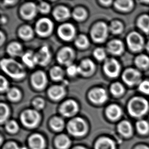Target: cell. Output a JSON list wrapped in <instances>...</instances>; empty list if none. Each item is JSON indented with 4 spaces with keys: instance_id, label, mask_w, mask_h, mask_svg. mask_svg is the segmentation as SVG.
I'll return each instance as SVG.
<instances>
[{
    "instance_id": "cell-15",
    "label": "cell",
    "mask_w": 149,
    "mask_h": 149,
    "mask_svg": "<svg viewBox=\"0 0 149 149\" xmlns=\"http://www.w3.org/2000/svg\"><path fill=\"white\" fill-rule=\"evenodd\" d=\"M35 56L37 64L41 66L47 65L51 59V54L49 49L47 45L42 47L37 53L35 54Z\"/></svg>"
},
{
    "instance_id": "cell-43",
    "label": "cell",
    "mask_w": 149,
    "mask_h": 149,
    "mask_svg": "<svg viewBox=\"0 0 149 149\" xmlns=\"http://www.w3.org/2000/svg\"><path fill=\"white\" fill-rule=\"evenodd\" d=\"M38 10L43 14L48 13L50 11V5L46 2H41L38 6Z\"/></svg>"
},
{
    "instance_id": "cell-51",
    "label": "cell",
    "mask_w": 149,
    "mask_h": 149,
    "mask_svg": "<svg viewBox=\"0 0 149 149\" xmlns=\"http://www.w3.org/2000/svg\"><path fill=\"white\" fill-rule=\"evenodd\" d=\"M135 149H149V148L145 146H141L138 147Z\"/></svg>"
},
{
    "instance_id": "cell-24",
    "label": "cell",
    "mask_w": 149,
    "mask_h": 149,
    "mask_svg": "<svg viewBox=\"0 0 149 149\" xmlns=\"http://www.w3.org/2000/svg\"><path fill=\"white\" fill-rule=\"evenodd\" d=\"M22 58L24 64L30 68H33L37 64L35 54L30 51L24 54L22 56Z\"/></svg>"
},
{
    "instance_id": "cell-50",
    "label": "cell",
    "mask_w": 149,
    "mask_h": 149,
    "mask_svg": "<svg viewBox=\"0 0 149 149\" xmlns=\"http://www.w3.org/2000/svg\"><path fill=\"white\" fill-rule=\"evenodd\" d=\"M4 40H5V36L3 34V33L1 32V45L3 44V42H4Z\"/></svg>"
},
{
    "instance_id": "cell-12",
    "label": "cell",
    "mask_w": 149,
    "mask_h": 149,
    "mask_svg": "<svg viewBox=\"0 0 149 149\" xmlns=\"http://www.w3.org/2000/svg\"><path fill=\"white\" fill-rule=\"evenodd\" d=\"M31 81L35 89L42 90L46 87L47 83V75L42 71H38L32 75Z\"/></svg>"
},
{
    "instance_id": "cell-22",
    "label": "cell",
    "mask_w": 149,
    "mask_h": 149,
    "mask_svg": "<svg viewBox=\"0 0 149 149\" xmlns=\"http://www.w3.org/2000/svg\"><path fill=\"white\" fill-rule=\"evenodd\" d=\"M7 52L8 54L12 57L22 56L23 55L22 46L19 43L17 42L10 43L7 48Z\"/></svg>"
},
{
    "instance_id": "cell-45",
    "label": "cell",
    "mask_w": 149,
    "mask_h": 149,
    "mask_svg": "<svg viewBox=\"0 0 149 149\" xmlns=\"http://www.w3.org/2000/svg\"><path fill=\"white\" fill-rule=\"evenodd\" d=\"M9 84L8 81L2 75L0 77V90L3 93L6 91H8L9 90Z\"/></svg>"
},
{
    "instance_id": "cell-19",
    "label": "cell",
    "mask_w": 149,
    "mask_h": 149,
    "mask_svg": "<svg viewBox=\"0 0 149 149\" xmlns=\"http://www.w3.org/2000/svg\"><path fill=\"white\" fill-rule=\"evenodd\" d=\"M54 18L58 21L66 20L70 16V12L68 9L64 6H58L53 12Z\"/></svg>"
},
{
    "instance_id": "cell-4",
    "label": "cell",
    "mask_w": 149,
    "mask_h": 149,
    "mask_svg": "<svg viewBox=\"0 0 149 149\" xmlns=\"http://www.w3.org/2000/svg\"><path fill=\"white\" fill-rule=\"evenodd\" d=\"M20 119L24 125L33 128L38 124L40 121V116L35 110L28 109L22 113Z\"/></svg>"
},
{
    "instance_id": "cell-28",
    "label": "cell",
    "mask_w": 149,
    "mask_h": 149,
    "mask_svg": "<svg viewBox=\"0 0 149 149\" xmlns=\"http://www.w3.org/2000/svg\"><path fill=\"white\" fill-rule=\"evenodd\" d=\"M70 143V140L65 135H59L56 140V146L60 149H68Z\"/></svg>"
},
{
    "instance_id": "cell-17",
    "label": "cell",
    "mask_w": 149,
    "mask_h": 149,
    "mask_svg": "<svg viewBox=\"0 0 149 149\" xmlns=\"http://www.w3.org/2000/svg\"><path fill=\"white\" fill-rule=\"evenodd\" d=\"M95 66L92 61L85 59L81 62L78 66L79 73L85 77H88L92 74L95 70Z\"/></svg>"
},
{
    "instance_id": "cell-9",
    "label": "cell",
    "mask_w": 149,
    "mask_h": 149,
    "mask_svg": "<svg viewBox=\"0 0 149 149\" xmlns=\"http://www.w3.org/2000/svg\"><path fill=\"white\" fill-rule=\"evenodd\" d=\"M103 68L106 74L111 77H117L120 70L119 63L114 58L107 59L105 61Z\"/></svg>"
},
{
    "instance_id": "cell-20",
    "label": "cell",
    "mask_w": 149,
    "mask_h": 149,
    "mask_svg": "<svg viewBox=\"0 0 149 149\" xmlns=\"http://www.w3.org/2000/svg\"><path fill=\"white\" fill-rule=\"evenodd\" d=\"M49 96L52 99L57 100L61 99L65 94L64 87L62 86L56 85L50 87L48 92Z\"/></svg>"
},
{
    "instance_id": "cell-48",
    "label": "cell",
    "mask_w": 149,
    "mask_h": 149,
    "mask_svg": "<svg viewBox=\"0 0 149 149\" xmlns=\"http://www.w3.org/2000/svg\"><path fill=\"white\" fill-rule=\"evenodd\" d=\"M4 149H20L18 147V146L16 143H7L4 147Z\"/></svg>"
},
{
    "instance_id": "cell-37",
    "label": "cell",
    "mask_w": 149,
    "mask_h": 149,
    "mask_svg": "<svg viewBox=\"0 0 149 149\" xmlns=\"http://www.w3.org/2000/svg\"><path fill=\"white\" fill-rule=\"evenodd\" d=\"M137 131L141 134H145L149 131V124L147 121L141 120L136 123Z\"/></svg>"
},
{
    "instance_id": "cell-21",
    "label": "cell",
    "mask_w": 149,
    "mask_h": 149,
    "mask_svg": "<svg viewBox=\"0 0 149 149\" xmlns=\"http://www.w3.org/2000/svg\"><path fill=\"white\" fill-rule=\"evenodd\" d=\"M107 50L112 54H120L124 50L123 43L118 40H112L107 45Z\"/></svg>"
},
{
    "instance_id": "cell-35",
    "label": "cell",
    "mask_w": 149,
    "mask_h": 149,
    "mask_svg": "<svg viewBox=\"0 0 149 149\" xmlns=\"http://www.w3.org/2000/svg\"><path fill=\"white\" fill-rule=\"evenodd\" d=\"M135 63L139 68H146L149 65V58L144 54L140 55L136 58Z\"/></svg>"
},
{
    "instance_id": "cell-29",
    "label": "cell",
    "mask_w": 149,
    "mask_h": 149,
    "mask_svg": "<svg viewBox=\"0 0 149 149\" xmlns=\"http://www.w3.org/2000/svg\"><path fill=\"white\" fill-rule=\"evenodd\" d=\"M64 71L60 67H54L50 70V76L54 81H62L64 77Z\"/></svg>"
},
{
    "instance_id": "cell-26",
    "label": "cell",
    "mask_w": 149,
    "mask_h": 149,
    "mask_svg": "<svg viewBox=\"0 0 149 149\" xmlns=\"http://www.w3.org/2000/svg\"><path fill=\"white\" fill-rule=\"evenodd\" d=\"M18 34L21 38L24 40H29L32 38L34 32L32 28L29 26H22L18 31Z\"/></svg>"
},
{
    "instance_id": "cell-34",
    "label": "cell",
    "mask_w": 149,
    "mask_h": 149,
    "mask_svg": "<svg viewBox=\"0 0 149 149\" xmlns=\"http://www.w3.org/2000/svg\"><path fill=\"white\" fill-rule=\"evenodd\" d=\"M50 125L56 131H60L64 127V122L62 118L55 117L50 122Z\"/></svg>"
},
{
    "instance_id": "cell-16",
    "label": "cell",
    "mask_w": 149,
    "mask_h": 149,
    "mask_svg": "<svg viewBox=\"0 0 149 149\" xmlns=\"http://www.w3.org/2000/svg\"><path fill=\"white\" fill-rule=\"evenodd\" d=\"M89 98L93 102L100 104L107 100V95L104 89L98 88L90 91L89 93Z\"/></svg>"
},
{
    "instance_id": "cell-38",
    "label": "cell",
    "mask_w": 149,
    "mask_h": 149,
    "mask_svg": "<svg viewBox=\"0 0 149 149\" xmlns=\"http://www.w3.org/2000/svg\"><path fill=\"white\" fill-rule=\"evenodd\" d=\"M0 109H1V123H3L7 120L9 114V110L8 106L3 103H1L0 104Z\"/></svg>"
},
{
    "instance_id": "cell-53",
    "label": "cell",
    "mask_w": 149,
    "mask_h": 149,
    "mask_svg": "<svg viewBox=\"0 0 149 149\" xmlns=\"http://www.w3.org/2000/svg\"><path fill=\"white\" fill-rule=\"evenodd\" d=\"M74 149H87L83 147H77L75 148Z\"/></svg>"
},
{
    "instance_id": "cell-49",
    "label": "cell",
    "mask_w": 149,
    "mask_h": 149,
    "mask_svg": "<svg viewBox=\"0 0 149 149\" xmlns=\"http://www.w3.org/2000/svg\"><path fill=\"white\" fill-rule=\"evenodd\" d=\"M112 2L111 1H101V3L105 5H109Z\"/></svg>"
},
{
    "instance_id": "cell-1",
    "label": "cell",
    "mask_w": 149,
    "mask_h": 149,
    "mask_svg": "<svg viewBox=\"0 0 149 149\" xmlns=\"http://www.w3.org/2000/svg\"><path fill=\"white\" fill-rule=\"evenodd\" d=\"M2 70L15 79H22L26 76V71L20 63L12 58H3L1 61Z\"/></svg>"
},
{
    "instance_id": "cell-11",
    "label": "cell",
    "mask_w": 149,
    "mask_h": 149,
    "mask_svg": "<svg viewBox=\"0 0 149 149\" xmlns=\"http://www.w3.org/2000/svg\"><path fill=\"white\" fill-rule=\"evenodd\" d=\"M79 106L76 101L73 100H67L61 107L60 112L64 117H72L77 112Z\"/></svg>"
},
{
    "instance_id": "cell-42",
    "label": "cell",
    "mask_w": 149,
    "mask_h": 149,
    "mask_svg": "<svg viewBox=\"0 0 149 149\" xmlns=\"http://www.w3.org/2000/svg\"><path fill=\"white\" fill-rule=\"evenodd\" d=\"M94 56L97 60L102 61L106 58V53L104 50L101 48H97L93 52Z\"/></svg>"
},
{
    "instance_id": "cell-40",
    "label": "cell",
    "mask_w": 149,
    "mask_h": 149,
    "mask_svg": "<svg viewBox=\"0 0 149 149\" xmlns=\"http://www.w3.org/2000/svg\"><path fill=\"white\" fill-rule=\"evenodd\" d=\"M110 30L114 34H119L123 30V24L119 21H113L111 24Z\"/></svg>"
},
{
    "instance_id": "cell-6",
    "label": "cell",
    "mask_w": 149,
    "mask_h": 149,
    "mask_svg": "<svg viewBox=\"0 0 149 149\" xmlns=\"http://www.w3.org/2000/svg\"><path fill=\"white\" fill-rule=\"evenodd\" d=\"M54 24L48 18H41L37 22L35 26L37 33L41 37H47L52 32Z\"/></svg>"
},
{
    "instance_id": "cell-2",
    "label": "cell",
    "mask_w": 149,
    "mask_h": 149,
    "mask_svg": "<svg viewBox=\"0 0 149 149\" xmlns=\"http://www.w3.org/2000/svg\"><path fill=\"white\" fill-rule=\"evenodd\" d=\"M149 104L147 101L141 97L131 99L128 104V111L133 117H140L147 112Z\"/></svg>"
},
{
    "instance_id": "cell-33",
    "label": "cell",
    "mask_w": 149,
    "mask_h": 149,
    "mask_svg": "<svg viewBox=\"0 0 149 149\" xmlns=\"http://www.w3.org/2000/svg\"><path fill=\"white\" fill-rule=\"evenodd\" d=\"M7 96L10 100L17 101L21 98L22 94L18 89L13 88L8 90L7 91Z\"/></svg>"
},
{
    "instance_id": "cell-41",
    "label": "cell",
    "mask_w": 149,
    "mask_h": 149,
    "mask_svg": "<svg viewBox=\"0 0 149 149\" xmlns=\"http://www.w3.org/2000/svg\"><path fill=\"white\" fill-rule=\"evenodd\" d=\"M6 128L10 133H16L18 131L19 126L15 121L11 120L6 123Z\"/></svg>"
},
{
    "instance_id": "cell-27",
    "label": "cell",
    "mask_w": 149,
    "mask_h": 149,
    "mask_svg": "<svg viewBox=\"0 0 149 149\" xmlns=\"http://www.w3.org/2000/svg\"><path fill=\"white\" fill-rule=\"evenodd\" d=\"M118 130L121 134L125 136H130L132 133L131 124L127 121H123L119 124Z\"/></svg>"
},
{
    "instance_id": "cell-47",
    "label": "cell",
    "mask_w": 149,
    "mask_h": 149,
    "mask_svg": "<svg viewBox=\"0 0 149 149\" xmlns=\"http://www.w3.org/2000/svg\"><path fill=\"white\" fill-rule=\"evenodd\" d=\"M139 89L140 91L149 94V81H143L139 85Z\"/></svg>"
},
{
    "instance_id": "cell-14",
    "label": "cell",
    "mask_w": 149,
    "mask_h": 149,
    "mask_svg": "<svg viewBox=\"0 0 149 149\" xmlns=\"http://www.w3.org/2000/svg\"><path fill=\"white\" fill-rule=\"evenodd\" d=\"M123 81L129 86L136 84L141 79V74L134 69H128L125 71L123 75Z\"/></svg>"
},
{
    "instance_id": "cell-23",
    "label": "cell",
    "mask_w": 149,
    "mask_h": 149,
    "mask_svg": "<svg viewBox=\"0 0 149 149\" xmlns=\"http://www.w3.org/2000/svg\"><path fill=\"white\" fill-rule=\"evenodd\" d=\"M106 113L109 119L115 120L119 119L122 115L121 108L117 105H109L107 109Z\"/></svg>"
},
{
    "instance_id": "cell-52",
    "label": "cell",
    "mask_w": 149,
    "mask_h": 149,
    "mask_svg": "<svg viewBox=\"0 0 149 149\" xmlns=\"http://www.w3.org/2000/svg\"><path fill=\"white\" fill-rule=\"evenodd\" d=\"M6 18H5L4 17L2 16V18H1V22L2 23H5V22H6Z\"/></svg>"
},
{
    "instance_id": "cell-36",
    "label": "cell",
    "mask_w": 149,
    "mask_h": 149,
    "mask_svg": "<svg viewBox=\"0 0 149 149\" xmlns=\"http://www.w3.org/2000/svg\"><path fill=\"white\" fill-rule=\"evenodd\" d=\"M87 12L83 8H77L73 12V17L75 20L82 21L87 17Z\"/></svg>"
},
{
    "instance_id": "cell-44",
    "label": "cell",
    "mask_w": 149,
    "mask_h": 149,
    "mask_svg": "<svg viewBox=\"0 0 149 149\" xmlns=\"http://www.w3.org/2000/svg\"><path fill=\"white\" fill-rule=\"evenodd\" d=\"M33 104L36 109L40 110L44 108L45 106V101L41 98H37L33 101Z\"/></svg>"
},
{
    "instance_id": "cell-5",
    "label": "cell",
    "mask_w": 149,
    "mask_h": 149,
    "mask_svg": "<svg viewBox=\"0 0 149 149\" xmlns=\"http://www.w3.org/2000/svg\"><path fill=\"white\" fill-rule=\"evenodd\" d=\"M109 28L104 22H100L95 24L91 30V36L97 42H102L107 39Z\"/></svg>"
},
{
    "instance_id": "cell-7",
    "label": "cell",
    "mask_w": 149,
    "mask_h": 149,
    "mask_svg": "<svg viewBox=\"0 0 149 149\" xmlns=\"http://www.w3.org/2000/svg\"><path fill=\"white\" fill-rule=\"evenodd\" d=\"M74 58V52L72 49L69 47H65L61 49L57 55V60L61 64L68 67L72 64Z\"/></svg>"
},
{
    "instance_id": "cell-31",
    "label": "cell",
    "mask_w": 149,
    "mask_h": 149,
    "mask_svg": "<svg viewBox=\"0 0 149 149\" xmlns=\"http://www.w3.org/2000/svg\"><path fill=\"white\" fill-rule=\"evenodd\" d=\"M75 45L80 49H86L89 46V39L84 35H80L75 40Z\"/></svg>"
},
{
    "instance_id": "cell-18",
    "label": "cell",
    "mask_w": 149,
    "mask_h": 149,
    "mask_svg": "<svg viewBox=\"0 0 149 149\" xmlns=\"http://www.w3.org/2000/svg\"><path fill=\"white\" fill-rule=\"evenodd\" d=\"M29 145L32 149H44L45 145V139L40 134H35L29 139Z\"/></svg>"
},
{
    "instance_id": "cell-46",
    "label": "cell",
    "mask_w": 149,
    "mask_h": 149,
    "mask_svg": "<svg viewBox=\"0 0 149 149\" xmlns=\"http://www.w3.org/2000/svg\"><path fill=\"white\" fill-rule=\"evenodd\" d=\"M67 72L69 75L71 77H74L77 73H79V69L78 66H77L75 65L72 64L67 67Z\"/></svg>"
},
{
    "instance_id": "cell-8",
    "label": "cell",
    "mask_w": 149,
    "mask_h": 149,
    "mask_svg": "<svg viewBox=\"0 0 149 149\" xmlns=\"http://www.w3.org/2000/svg\"><path fill=\"white\" fill-rule=\"evenodd\" d=\"M76 31L74 26L69 23L64 24L58 27V34L59 37L64 41H70L74 37Z\"/></svg>"
},
{
    "instance_id": "cell-32",
    "label": "cell",
    "mask_w": 149,
    "mask_h": 149,
    "mask_svg": "<svg viewBox=\"0 0 149 149\" xmlns=\"http://www.w3.org/2000/svg\"><path fill=\"white\" fill-rule=\"evenodd\" d=\"M138 26L141 30L146 33H149V17L147 15H143L138 20Z\"/></svg>"
},
{
    "instance_id": "cell-10",
    "label": "cell",
    "mask_w": 149,
    "mask_h": 149,
    "mask_svg": "<svg viewBox=\"0 0 149 149\" xmlns=\"http://www.w3.org/2000/svg\"><path fill=\"white\" fill-rule=\"evenodd\" d=\"M127 43L130 49L133 51H139L143 47V38L137 33H131L128 35Z\"/></svg>"
},
{
    "instance_id": "cell-25",
    "label": "cell",
    "mask_w": 149,
    "mask_h": 149,
    "mask_svg": "<svg viewBox=\"0 0 149 149\" xmlns=\"http://www.w3.org/2000/svg\"><path fill=\"white\" fill-rule=\"evenodd\" d=\"M95 149H115V143L109 138H101L96 143Z\"/></svg>"
},
{
    "instance_id": "cell-13",
    "label": "cell",
    "mask_w": 149,
    "mask_h": 149,
    "mask_svg": "<svg viewBox=\"0 0 149 149\" xmlns=\"http://www.w3.org/2000/svg\"><path fill=\"white\" fill-rule=\"evenodd\" d=\"M38 7L32 2H28L22 5L20 8V14L26 19L30 20L36 16Z\"/></svg>"
},
{
    "instance_id": "cell-54",
    "label": "cell",
    "mask_w": 149,
    "mask_h": 149,
    "mask_svg": "<svg viewBox=\"0 0 149 149\" xmlns=\"http://www.w3.org/2000/svg\"><path fill=\"white\" fill-rule=\"evenodd\" d=\"M147 50L149 52V42L148 43L147 45Z\"/></svg>"
},
{
    "instance_id": "cell-39",
    "label": "cell",
    "mask_w": 149,
    "mask_h": 149,
    "mask_svg": "<svg viewBox=\"0 0 149 149\" xmlns=\"http://www.w3.org/2000/svg\"><path fill=\"white\" fill-rule=\"evenodd\" d=\"M111 93L116 96H119L123 94L124 89L120 83H116L111 85Z\"/></svg>"
},
{
    "instance_id": "cell-3",
    "label": "cell",
    "mask_w": 149,
    "mask_h": 149,
    "mask_svg": "<svg viewBox=\"0 0 149 149\" xmlns=\"http://www.w3.org/2000/svg\"><path fill=\"white\" fill-rule=\"evenodd\" d=\"M67 128L71 134L80 136L87 132V125L84 120L81 118H75L69 122Z\"/></svg>"
},
{
    "instance_id": "cell-55",
    "label": "cell",
    "mask_w": 149,
    "mask_h": 149,
    "mask_svg": "<svg viewBox=\"0 0 149 149\" xmlns=\"http://www.w3.org/2000/svg\"><path fill=\"white\" fill-rule=\"evenodd\" d=\"M20 149H26V148L23 147V148H20Z\"/></svg>"
},
{
    "instance_id": "cell-30",
    "label": "cell",
    "mask_w": 149,
    "mask_h": 149,
    "mask_svg": "<svg viewBox=\"0 0 149 149\" xmlns=\"http://www.w3.org/2000/svg\"><path fill=\"white\" fill-rule=\"evenodd\" d=\"M115 6L119 10L127 11L133 6V2L130 0L125 1H117L115 2Z\"/></svg>"
}]
</instances>
